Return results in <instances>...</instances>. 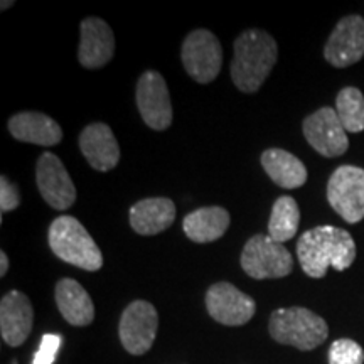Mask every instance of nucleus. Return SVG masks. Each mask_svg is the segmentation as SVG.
<instances>
[{
    "label": "nucleus",
    "instance_id": "1",
    "mask_svg": "<svg viewBox=\"0 0 364 364\" xmlns=\"http://www.w3.org/2000/svg\"><path fill=\"white\" fill-rule=\"evenodd\" d=\"M297 257L302 270L311 279H322L329 267L344 272L353 265L356 243L346 230L329 225L317 226L299 238Z\"/></svg>",
    "mask_w": 364,
    "mask_h": 364
},
{
    "label": "nucleus",
    "instance_id": "2",
    "mask_svg": "<svg viewBox=\"0 0 364 364\" xmlns=\"http://www.w3.org/2000/svg\"><path fill=\"white\" fill-rule=\"evenodd\" d=\"M279 46L270 34L260 29L241 33L235 41L231 80L243 93H257L277 65Z\"/></svg>",
    "mask_w": 364,
    "mask_h": 364
},
{
    "label": "nucleus",
    "instance_id": "3",
    "mask_svg": "<svg viewBox=\"0 0 364 364\" xmlns=\"http://www.w3.org/2000/svg\"><path fill=\"white\" fill-rule=\"evenodd\" d=\"M48 240L59 260L86 272H97L103 267L102 250L76 218H56L49 226Z\"/></svg>",
    "mask_w": 364,
    "mask_h": 364
},
{
    "label": "nucleus",
    "instance_id": "4",
    "mask_svg": "<svg viewBox=\"0 0 364 364\" xmlns=\"http://www.w3.org/2000/svg\"><path fill=\"white\" fill-rule=\"evenodd\" d=\"M268 331L277 343L312 351L329 336V327L317 314L304 307L279 309L270 316Z\"/></svg>",
    "mask_w": 364,
    "mask_h": 364
},
{
    "label": "nucleus",
    "instance_id": "5",
    "mask_svg": "<svg viewBox=\"0 0 364 364\" xmlns=\"http://www.w3.org/2000/svg\"><path fill=\"white\" fill-rule=\"evenodd\" d=\"M241 268L255 280L284 279L294 268L292 255L270 236L255 235L241 252Z\"/></svg>",
    "mask_w": 364,
    "mask_h": 364
},
{
    "label": "nucleus",
    "instance_id": "6",
    "mask_svg": "<svg viewBox=\"0 0 364 364\" xmlns=\"http://www.w3.org/2000/svg\"><path fill=\"white\" fill-rule=\"evenodd\" d=\"M181 59L188 75L198 83H211L223 66V48L211 31L196 29L188 34L181 49Z\"/></svg>",
    "mask_w": 364,
    "mask_h": 364
},
{
    "label": "nucleus",
    "instance_id": "7",
    "mask_svg": "<svg viewBox=\"0 0 364 364\" xmlns=\"http://www.w3.org/2000/svg\"><path fill=\"white\" fill-rule=\"evenodd\" d=\"M327 201L346 223L356 225L364 218V169L341 166L327 182Z\"/></svg>",
    "mask_w": 364,
    "mask_h": 364
},
{
    "label": "nucleus",
    "instance_id": "8",
    "mask_svg": "<svg viewBox=\"0 0 364 364\" xmlns=\"http://www.w3.org/2000/svg\"><path fill=\"white\" fill-rule=\"evenodd\" d=\"M157 326L159 316L152 304L147 300H135L129 304L118 324L122 346L134 356H142L156 341Z\"/></svg>",
    "mask_w": 364,
    "mask_h": 364
},
{
    "label": "nucleus",
    "instance_id": "9",
    "mask_svg": "<svg viewBox=\"0 0 364 364\" xmlns=\"http://www.w3.org/2000/svg\"><path fill=\"white\" fill-rule=\"evenodd\" d=\"M136 108L152 130H166L172 124V105L166 80L161 73L145 71L136 81Z\"/></svg>",
    "mask_w": 364,
    "mask_h": 364
},
{
    "label": "nucleus",
    "instance_id": "10",
    "mask_svg": "<svg viewBox=\"0 0 364 364\" xmlns=\"http://www.w3.org/2000/svg\"><path fill=\"white\" fill-rule=\"evenodd\" d=\"M304 135L316 152L324 157H339L349 149L348 132L339 120L338 112L329 107L318 108L302 124Z\"/></svg>",
    "mask_w": 364,
    "mask_h": 364
},
{
    "label": "nucleus",
    "instance_id": "11",
    "mask_svg": "<svg viewBox=\"0 0 364 364\" xmlns=\"http://www.w3.org/2000/svg\"><path fill=\"white\" fill-rule=\"evenodd\" d=\"M36 181L41 196L49 206L59 211L70 209L76 201V188L65 164L51 152H44L36 166Z\"/></svg>",
    "mask_w": 364,
    "mask_h": 364
},
{
    "label": "nucleus",
    "instance_id": "12",
    "mask_svg": "<svg viewBox=\"0 0 364 364\" xmlns=\"http://www.w3.org/2000/svg\"><path fill=\"white\" fill-rule=\"evenodd\" d=\"M206 309L209 316L223 326H243L252 321L257 304L233 284L218 282L206 292Z\"/></svg>",
    "mask_w": 364,
    "mask_h": 364
},
{
    "label": "nucleus",
    "instance_id": "13",
    "mask_svg": "<svg viewBox=\"0 0 364 364\" xmlns=\"http://www.w3.org/2000/svg\"><path fill=\"white\" fill-rule=\"evenodd\" d=\"M326 61L334 68L356 65L364 56V19L348 16L338 22L324 48Z\"/></svg>",
    "mask_w": 364,
    "mask_h": 364
},
{
    "label": "nucleus",
    "instance_id": "14",
    "mask_svg": "<svg viewBox=\"0 0 364 364\" xmlns=\"http://www.w3.org/2000/svg\"><path fill=\"white\" fill-rule=\"evenodd\" d=\"M78 59L81 66L98 70L112 61L115 54V36L112 27L100 17H86L80 26Z\"/></svg>",
    "mask_w": 364,
    "mask_h": 364
},
{
    "label": "nucleus",
    "instance_id": "15",
    "mask_svg": "<svg viewBox=\"0 0 364 364\" xmlns=\"http://www.w3.org/2000/svg\"><path fill=\"white\" fill-rule=\"evenodd\" d=\"M34 324L31 300L19 290L6 294L0 302V334L4 343L12 348L24 344Z\"/></svg>",
    "mask_w": 364,
    "mask_h": 364
},
{
    "label": "nucleus",
    "instance_id": "16",
    "mask_svg": "<svg viewBox=\"0 0 364 364\" xmlns=\"http://www.w3.org/2000/svg\"><path fill=\"white\" fill-rule=\"evenodd\" d=\"M80 149L95 171L108 172L120 162V147L107 124H90L80 134Z\"/></svg>",
    "mask_w": 364,
    "mask_h": 364
},
{
    "label": "nucleus",
    "instance_id": "17",
    "mask_svg": "<svg viewBox=\"0 0 364 364\" xmlns=\"http://www.w3.org/2000/svg\"><path fill=\"white\" fill-rule=\"evenodd\" d=\"M9 132L21 142L53 147L63 140V130L56 120L39 112H21L9 120Z\"/></svg>",
    "mask_w": 364,
    "mask_h": 364
},
{
    "label": "nucleus",
    "instance_id": "18",
    "mask_svg": "<svg viewBox=\"0 0 364 364\" xmlns=\"http://www.w3.org/2000/svg\"><path fill=\"white\" fill-rule=\"evenodd\" d=\"M176 220V206L169 198H147L130 208V226L135 233L152 236L162 233Z\"/></svg>",
    "mask_w": 364,
    "mask_h": 364
},
{
    "label": "nucleus",
    "instance_id": "19",
    "mask_svg": "<svg viewBox=\"0 0 364 364\" xmlns=\"http://www.w3.org/2000/svg\"><path fill=\"white\" fill-rule=\"evenodd\" d=\"M56 304L61 316L71 326H90L95 318V306L88 292L78 282L63 279L56 285Z\"/></svg>",
    "mask_w": 364,
    "mask_h": 364
},
{
    "label": "nucleus",
    "instance_id": "20",
    "mask_svg": "<svg viewBox=\"0 0 364 364\" xmlns=\"http://www.w3.org/2000/svg\"><path fill=\"white\" fill-rule=\"evenodd\" d=\"M230 213L221 206L199 208L189 213L182 221V230L191 241L211 243L220 240L230 228Z\"/></svg>",
    "mask_w": 364,
    "mask_h": 364
},
{
    "label": "nucleus",
    "instance_id": "21",
    "mask_svg": "<svg viewBox=\"0 0 364 364\" xmlns=\"http://www.w3.org/2000/svg\"><path fill=\"white\" fill-rule=\"evenodd\" d=\"M260 161L268 177L279 188L297 189L306 184L307 169L304 162L294 154L284 149H268L262 154Z\"/></svg>",
    "mask_w": 364,
    "mask_h": 364
},
{
    "label": "nucleus",
    "instance_id": "22",
    "mask_svg": "<svg viewBox=\"0 0 364 364\" xmlns=\"http://www.w3.org/2000/svg\"><path fill=\"white\" fill-rule=\"evenodd\" d=\"M300 223L299 204L290 196H282L272 208V216L268 221V236L277 243L284 245L297 235Z\"/></svg>",
    "mask_w": 364,
    "mask_h": 364
},
{
    "label": "nucleus",
    "instance_id": "23",
    "mask_svg": "<svg viewBox=\"0 0 364 364\" xmlns=\"http://www.w3.org/2000/svg\"><path fill=\"white\" fill-rule=\"evenodd\" d=\"M336 112L346 132L359 134L364 130V97L358 88L348 86L339 91L336 98Z\"/></svg>",
    "mask_w": 364,
    "mask_h": 364
},
{
    "label": "nucleus",
    "instance_id": "24",
    "mask_svg": "<svg viewBox=\"0 0 364 364\" xmlns=\"http://www.w3.org/2000/svg\"><path fill=\"white\" fill-rule=\"evenodd\" d=\"M364 351L356 341L338 339L329 349V364H363Z\"/></svg>",
    "mask_w": 364,
    "mask_h": 364
},
{
    "label": "nucleus",
    "instance_id": "25",
    "mask_svg": "<svg viewBox=\"0 0 364 364\" xmlns=\"http://www.w3.org/2000/svg\"><path fill=\"white\" fill-rule=\"evenodd\" d=\"M63 338L58 334H44L41 339L38 353L34 354L33 364H53L56 359V354L61 348Z\"/></svg>",
    "mask_w": 364,
    "mask_h": 364
},
{
    "label": "nucleus",
    "instance_id": "26",
    "mask_svg": "<svg viewBox=\"0 0 364 364\" xmlns=\"http://www.w3.org/2000/svg\"><path fill=\"white\" fill-rule=\"evenodd\" d=\"M21 204V194L6 176L0 177V209L2 215L11 213Z\"/></svg>",
    "mask_w": 364,
    "mask_h": 364
},
{
    "label": "nucleus",
    "instance_id": "27",
    "mask_svg": "<svg viewBox=\"0 0 364 364\" xmlns=\"http://www.w3.org/2000/svg\"><path fill=\"white\" fill-rule=\"evenodd\" d=\"M9 270V258L6 252H0V277H4Z\"/></svg>",
    "mask_w": 364,
    "mask_h": 364
},
{
    "label": "nucleus",
    "instance_id": "28",
    "mask_svg": "<svg viewBox=\"0 0 364 364\" xmlns=\"http://www.w3.org/2000/svg\"><path fill=\"white\" fill-rule=\"evenodd\" d=\"M11 6H14V2H2V11H6Z\"/></svg>",
    "mask_w": 364,
    "mask_h": 364
}]
</instances>
